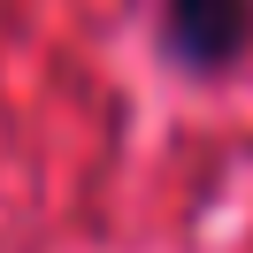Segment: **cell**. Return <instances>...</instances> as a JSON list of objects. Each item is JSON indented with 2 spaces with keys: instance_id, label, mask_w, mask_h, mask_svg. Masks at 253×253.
Listing matches in <instances>:
<instances>
[{
  "instance_id": "6da1fadb",
  "label": "cell",
  "mask_w": 253,
  "mask_h": 253,
  "mask_svg": "<svg viewBox=\"0 0 253 253\" xmlns=\"http://www.w3.org/2000/svg\"><path fill=\"white\" fill-rule=\"evenodd\" d=\"M246 39H253V0H169V46L192 69L230 62Z\"/></svg>"
}]
</instances>
